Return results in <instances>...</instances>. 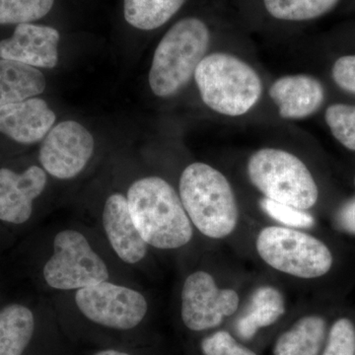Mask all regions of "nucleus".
I'll return each mask as SVG.
<instances>
[{
  "mask_svg": "<svg viewBox=\"0 0 355 355\" xmlns=\"http://www.w3.org/2000/svg\"><path fill=\"white\" fill-rule=\"evenodd\" d=\"M34 331L35 317L29 308L11 304L0 310V355H22Z\"/></svg>",
  "mask_w": 355,
  "mask_h": 355,
  "instance_id": "a211bd4d",
  "label": "nucleus"
},
{
  "mask_svg": "<svg viewBox=\"0 0 355 355\" xmlns=\"http://www.w3.org/2000/svg\"><path fill=\"white\" fill-rule=\"evenodd\" d=\"M55 0H0V25L23 24L44 17Z\"/></svg>",
  "mask_w": 355,
  "mask_h": 355,
  "instance_id": "4be33fe9",
  "label": "nucleus"
},
{
  "mask_svg": "<svg viewBox=\"0 0 355 355\" xmlns=\"http://www.w3.org/2000/svg\"><path fill=\"white\" fill-rule=\"evenodd\" d=\"M238 306L237 292L219 289L209 273L196 272L187 277L182 291V319L190 330L216 328L224 318L234 314Z\"/></svg>",
  "mask_w": 355,
  "mask_h": 355,
  "instance_id": "1a4fd4ad",
  "label": "nucleus"
},
{
  "mask_svg": "<svg viewBox=\"0 0 355 355\" xmlns=\"http://www.w3.org/2000/svg\"><path fill=\"white\" fill-rule=\"evenodd\" d=\"M94 147L92 135L81 123L62 121L51 128L42 142L40 162L51 176L72 179L88 164Z\"/></svg>",
  "mask_w": 355,
  "mask_h": 355,
  "instance_id": "9d476101",
  "label": "nucleus"
},
{
  "mask_svg": "<svg viewBox=\"0 0 355 355\" xmlns=\"http://www.w3.org/2000/svg\"><path fill=\"white\" fill-rule=\"evenodd\" d=\"M193 77L203 103L223 116L247 114L258 104L263 93L256 70L230 53L205 55Z\"/></svg>",
  "mask_w": 355,
  "mask_h": 355,
  "instance_id": "20e7f679",
  "label": "nucleus"
},
{
  "mask_svg": "<svg viewBox=\"0 0 355 355\" xmlns=\"http://www.w3.org/2000/svg\"><path fill=\"white\" fill-rule=\"evenodd\" d=\"M354 186H355V177H354Z\"/></svg>",
  "mask_w": 355,
  "mask_h": 355,
  "instance_id": "c756f323",
  "label": "nucleus"
},
{
  "mask_svg": "<svg viewBox=\"0 0 355 355\" xmlns=\"http://www.w3.org/2000/svg\"><path fill=\"white\" fill-rule=\"evenodd\" d=\"M209 42V27L198 18H184L173 25L154 51L149 71L154 95L172 97L190 83L207 55Z\"/></svg>",
  "mask_w": 355,
  "mask_h": 355,
  "instance_id": "7ed1b4c3",
  "label": "nucleus"
},
{
  "mask_svg": "<svg viewBox=\"0 0 355 355\" xmlns=\"http://www.w3.org/2000/svg\"><path fill=\"white\" fill-rule=\"evenodd\" d=\"M326 336V322L321 317L309 316L299 320L291 330L279 336L275 355H318Z\"/></svg>",
  "mask_w": 355,
  "mask_h": 355,
  "instance_id": "6ab92c4d",
  "label": "nucleus"
},
{
  "mask_svg": "<svg viewBox=\"0 0 355 355\" xmlns=\"http://www.w3.org/2000/svg\"><path fill=\"white\" fill-rule=\"evenodd\" d=\"M180 198L191 223L212 239L230 235L239 211L231 184L211 166L193 163L180 178Z\"/></svg>",
  "mask_w": 355,
  "mask_h": 355,
  "instance_id": "f03ea898",
  "label": "nucleus"
},
{
  "mask_svg": "<svg viewBox=\"0 0 355 355\" xmlns=\"http://www.w3.org/2000/svg\"><path fill=\"white\" fill-rule=\"evenodd\" d=\"M46 86V77L36 67L0 58V107L36 97Z\"/></svg>",
  "mask_w": 355,
  "mask_h": 355,
  "instance_id": "dca6fc26",
  "label": "nucleus"
},
{
  "mask_svg": "<svg viewBox=\"0 0 355 355\" xmlns=\"http://www.w3.org/2000/svg\"><path fill=\"white\" fill-rule=\"evenodd\" d=\"M46 284L58 291L84 288L109 279L106 263L76 230L60 231L53 240V253L44 266Z\"/></svg>",
  "mask_w": 355,
  "mask_h": 355,
  "instance_id": "0eeeda50",
  "label": "nucleus"
},
{
  "mask_svg": "<svg viewBox=\"0 0 355 355\" xmlns=\"http://www.w3.org/2000/svg\"><path fill=\"white\" fill-rule=\"evenodd\" d=\"M284 313L282 294L272 286L259 287L252 295L247 312L238 320V335L243 340H251L259 329L275 323Z\"/></svg>",
  "mask_w": 355,
  "mask_h": 355,
  "instance_id": "f3484780",
  "label": "nucleus"
},
{
  "mask_svg": "<svg viewBox=\"0 0 355 355\" xmlns=\"http://www.w3.org/2000/svg\"><path fill=\"white\" fill-rule=\"evenodd\" d=\"M102 222L110 244L121 261L133 265L144 260L148 245L133 222L127 197L121 193L110 196L103 209Z\"/></svg>",
  "mask_w": 355,
  "mask_h": 355,
  "instance_id": "4468645a",
  "label": "nucleus"
},
{
  "mask_svg": "<svg viewBox=\"0 0 355 355\" xmlns=\"http://www.w3.org/2000/svg\"><path fill=\"white\" fill-rule=\"evenodd\" d=\"M257 250L268 265L300 279L322 277L333 266V256L326 244L291 228L263 229L257 240Z\"/></svg>",
  "mask_w": 355,
  "mask_h": 355,
  "instance_id": "423d86ee",
  "label": "nucleus"
},
{
  "mask_svg": "<svg viewBox=\"0 0 355 355\" xmlns=\"http://www.w3.org/2000/svg\"><path fill=\"white\" fill-rule=\"evenodd\" d=\"M270 97L282 118L301 120L321 108L324 101V89L315 77L293 74L275 80L270 88Z\"/></svg>",
  "mask_w": 355,
  "mask_h": 355,
  "instance_id": "2eb2a0df",
  "label": "nucleus"
},
{
  "mask_svg": "<svg viewBox=\"0 0 355 355\" xmlns=\"http://www.w3.org/2000/svg\"><path fill=\"white\" fill-rule=\"evenodd\" d=\"M94 355H130V354H125V352H119V350L106 349V350H102V352H97V354H96Z\"/></svg>",
  "mask_w": 355,
  "mask_h": 355,
  "instance_id": "c85d7f7f",
  "label": "nucleus"
},
{
  "mask_svg": "<svg viewBox=\"0 0 355 355\" xmlns=\"http://www.w3.org/2000/svg\"><path fill=\"white\" fill-rule=\"evenodd\" d=\"M202 350L205 355H257L236 342L230 334L224 331L203 338Z\"/></svg>",
  "mask_w": 355,
  "mask_h": 355,
  "instance_id": "a878e982",
  "label": "nucleus"
},
{
  "mask_svg": "<svg viewBox=\"0 0 355 355\" xmlns=\"http://www.w3.org/2000/svg\"><path fill=\"white\" fill-rule=\"evenodd\" d=\"M60 39V33L55 28L23 23L16 26L10 38L0 41V58L36 69H55Z\"/></svg>",
  "mask_w": 355,
  "mask_h": 355,
  "instance_id": "9b49d317",
  "label": "nucleus"
},
{
  "mask_svg": "<svg viewBox=\"0 0 355 355\" xmlns=\"http://www.w3.org/2000/svg\"><path fill=\"white\" fill-rule=\"evenodd\" d=\"M324 119L336 139H338L345 148L355 151L354 105H331L327 109Z\"/></svg>",
  "mask_w": 355,
  "mask_h": 355,
  "instance_id": "5701e85b",
  "label": "nucleus"
},
{
  "mask_svg": "<svg viewBox=\"0 0 355 355\" xmlns=\"http://www.w3.org/2000/svg\"><path fill=\"white\" fill-rule=\"evenodd\" d=\"M261 207L268 216L289 227L310 228L315 223L313 216L305 210L275 202L270 198H263Z\"/></svg>",
  "mask_w": 355,
  "mask_h": 355,
  "instance_id": "b1692460",
  "label": "nucleus"
},
{
  "mask_svg": "<svg viewBox=\"0 0 355 355\" xmlns=\"http://www.w3.org/2000/svg\"><path fill=\"white\" fill-rule=\"evenodd\" d=\"M48 179L39 166H31L24 172L8 168L0 169V220L23 224L29 220L33 203L43 193Z\"/></svg>",
  "mask_w": 355,
  "mask_h": 355,
  "instance_id": "f8f14e48",
  "label": "nucleus"
},
{
  "mask_svg": "<svg viewBox=\"0 0 355 355\" xmlns=\"http://www.w3.org/2000/svg\"><path fill=\"white\" fill-rule=\"evenodd\" d=\"M127 200L133 222L149 246L173 250L191 241V219L176 191L162 178L137 180L128 189Z\"/></svg>",
  "mask_w": 355,
  "mask_h": 355,
  "instance_id": "f257e3e1",
  "label": "nucleus"
},
{
  "mask_svg": "<svg viewBox=\"0 0 355 355\" xmlns=\"http://www.w3.org/2000/svg\"><path fill=\"white\" fill-rule=\"evenodd\" d=\"M323 355H355V328L350 320L343 318L333 324Z\"/></svg>",
  "mask_w": 355,
  "mask_h": 355,
  "instance_id": "393cba45",
  "label": "nucleus"
},
{
  "mask_svg": "<svg viewBox=\"0 0 355 355\" xmlns=\"http://www.w3.org/2000/svg\"><path fill=\"white\" fill-rule=\"evenodd\" d=\"M186 0H125L123 14L128 24L150 31L171 19Z\"/></svg>",
  "mask_w": 355,
  "mask_h": 355,
  "instance_id": "aec40b11",
  "label": "nucleus"
},
{
  "mask_svg": "<svg viewBox=\"0 0 355 355\" xmlns=\"http://www.w3.org/2000/svg\"><path fill=\"white\" fill-rule=\"evenodd\" d=\"M76 303L90 321L116 330L139 326L148 310L140 292L108 280L76 291Z\"/></svg>",
  "mask_w": 355,
  "mask_h": 355,
  "instance_id": "6e6552de",
  "label": "nucleus"
},
{
  "mask_svg": "<svg viewBox=\"0 0 355 355\" xmlns=\"http://www.w3.org/2000/svg\"><path fill=\"white\" fill-rule=\"evenodd\" d=\"M248 175L266 198L302 210L316 205L319 191L314 178L297 156L287 151L260 149L248 162Z\"/></svg>",
  "mask_w": 355,
  "mask_h": 355,
  "instance_id": "39448f33",
  "label": "nucleus"
},
{
  "mask_svg": "<svg viewBox=\"0 0 355 355\" xmlns=\"http://www.w3.org/2000/svg\"><path fill=\"white\" fill-rule=\"evenodd\" d=\"M340 0H263L266 10L275 19L308 21L321 17L335 8Z\"/></svg>",
  "mask_w": 355,
  "mask_h": 355,
  "instance_id": "412c9836",
  "label": "nucleus"
},
{
  "mask_svg": "<svg viewBox=\"0 0 355 355\" xmlns=\"http://www.w3.org/2000/svg\"><path fill=\"white\" fill-rule=\"evenodd\" d=\"M336 223L340 230L355 235V198L340 207L336 214Z\"/></svg>",
  "mask_w": 355,
  "mask_h": 355,
  "instance_id": "cd10ccee",
  "label": "nucleus"
},
{
  "mask_svg": "<svg viewBox=\"0 0 355 355\" xmlns=\"http://www.w3.org/2000/svg\"><path fill=\"white\" fill-rule=\"evenodd\" d=\"M331 76L338 87L355 95V55L338 58L334 64Z\"/></svg>",
  "mask_w": 355,
  "mask_h": 355,
  "instance_id": "bb28decb",
  "label": "nucleus"
},
{
  "mask_svg": "<svg viewBox=\"0 0 355 355\" xmlns=\"http://www.w3.org/2000/svg\"><path fill=\"white\" fill-rule=\"evenodd\" d=\"M55 114L48 103L30 98L0 107V132L21 144H34L43 140L53 128Z\"/></svg>",
  "mask_w": 355,
  "mask_h": 355,
  "instance_id": "ddd939ff",
  "label": "nucleus"
}]
</instances>
